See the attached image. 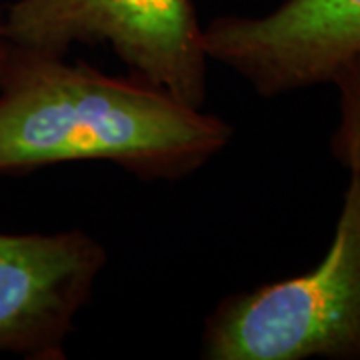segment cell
<instances>
[{
  "instance_id": "obj_1",
  "label": "cell",
  "mask_w": 360,
  "mask_h": 360,
  "mask_svg": "<svg viewBox=\"0 0 360 360\" xmlns=\"http://www.w3.org/2000/svg\"><path fill=\"white\" fill-rule=\"evenodd\" d=\"M232 127L139 77L8 44L0 65V174L106 160L182 179L226 148Z\"/></svg>"
},
{
  "instance_id": "obj_2",
  "label": "cell",
  "mask_w": 360,
  "mask_h": 360,
  "mask_svg": "<svg viewBox=\"0 0 360 360\" xmlns=\"http://www.w3.org/2000/svg\"><path fill=\"white\" fill-rule=\"evenodd\" d=\"M200 350L208 360H360L359 180H348L321 262L224 298L206 321Z\"/></svg>"
},
{
  "instance_id": "obj_3",
  "label": "cell",
  "mask_w": 360,
  "mask_h": 360,
  "mask_svg": "<svg viewBox=\"0 0 360 360\" xmlns=\"http://www.w3.org/2000/svg\"><path fill=\"white\" fill-rule=\"evenodd\" d=\"M4 34L58 56L77 42H106L134 77L194 108L206 101L208 54L191 0H16Z\"/></svg>"
},
{
  "instance_id": "obj_4",
  "label": "cell",
  "mask_w": 360,
  "mask_h": 360,
  "mask_svg": "<svg viewBox=\"0 0 360 360\" xmlns=\"http://www.w3.org/2000/svg\"><path fill=\"white\" fill-rule=\"evenodd\" d=\"M208 60L250 82L260 96L333 82L360 54V0H286L257 16H222L202 28Z\"/></svg>"
},
{
  "instance_id": "obj_5",
  "label": "cell",
  "mask_w": 360,
  "mask_h": 360,
  "mask_svg": "<svg viewBox=\"0 0 360 360\" xmlns=\"http://www.w3.org/2000/svg\"><path fill=\"white\" fill-rule=\"evenodd\" d=\"M106 264L84 231L0 234V354L65 360L66 340Z\"/></svg>"
},
{
  "instance_id": "obj_6",
  "label": "cell",
  "mask_w": 360,
  "mask_h": 360,
  "mask_svg": "<svg viewBox=\"0 0 360 360\" xmlns=\"http://www.w3.org/2000/svg\"><path fill=\"white\" fill-rule=\"evenodd\" d=\"M338 89V124L333 134V155L360 182V54L350 58L335 77Z\"/></svg>"
},
{
  "instance_id": "obj_7",
  "label": "cell",
  "mask_w": 360,
  "mask_h": 360,
  "mask_svg": "<svg viewBox=\"0 0 360 360\" xmlns=\"http://www.w3.org/2000/svg\"><path fill=\"white\" fill-rule=\"evenodd\" d=\"M6 52H8V40H6V34H4V13L0 11V65H2Z\"/></svg>"
}]
</instances>
